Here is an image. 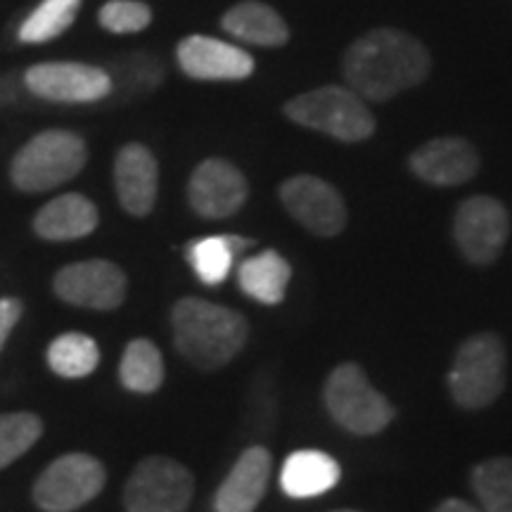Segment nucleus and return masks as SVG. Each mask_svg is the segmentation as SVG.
Masks as SVG:
<instances>
[{"instance_id":"nucleus-11","label":"nucleus","mask_w":512,"mask_h":512,"mask_svg":"<svg viewBox=\"0 0 512 512\" xmlns=\"http://www.w3.org/2000/svg\"><path fill=\"white\" fill-rule=\"evenodd\" d=\"M24 81L31 93L53 102H95L112 93L110 74L81 62L36 64Z\"/></svg>"},{"instance_id":"nucleus-23","label":"nucleus","mask_w":512,"mask_h":512,"mask_svg":"<svg viewBox=\"0 0 512 512\" xmlns=\"http://www.w3.org/2000/svg\"><path fill=\"white\" fill-rule=\"evenodd\" d=\"M121 384L128 392L152 394L164 382V361L162 354L150 339H133L124 351L119 366Z\"/></svg>"},{"instance_id":"nucleus-6","label":"nucleus","mask_w":512,"mask_h":512,"mask_svg":"<svg viewBox=\"0 0 512 512\" xmlns=\"http://www.w3.org/2000/svg\"><path fill=\"white\" fill-rule=\"evenodd\" d=\"M325 403L344 430L363 437L382 432L394 418V408L356 363H344L332 370L325 384Z\"/></svg>"},{"instance_id":"nucleus-17","label":"nucleus","mask_w":512,"mask_h":512,"mask_svg":"<svg viewBox=\"0 0 512 512\" xmlns=\"http://www.w3.org/2000/svg\"><path fill=\"white\" fill-rule=\"evenodd\" d=\"M271 456L266 448L252 446L238 458L216 494V512H254L266 494Z\"/></svg>"},{"instance_id":"nucleus-24","label":"nucleus","mask_w":512,"mask_h":512,"mask_svg":"<svg viewBox=\"0 0 512 512\" xmlns=\"http://www.w3.org/2000/svg\"><path fill=\"white\" fill-rule=\"evenodd\" d=\"M100 363V349L93 337L81 335V332H67L53 339L48 347V366L55 375L67 377V380H79V377L91 375Z\"/></svg>"},{"instance_id":"nucleus-27","label":"nucleus","mask_w":512,"mask_h":512,"mask_svg":"<svg viewBox=\"0 0 512 512\" xmlns=\"http://www.w3.org/2000/svg\"><path fill=\"white\" fill-rule=\"evenodd\" d=\"M43 422L34 413H0V470L36 444Z\"/></svg>"},{"instance_id":"nucleus-29","label":"nucleus","mask_w":512,"mask_h":512,"mask_svg":"<svg viewBox=\"0 0 512 512\" xmlns=\"http://www.w3.org/2000/svg\"><path fill=\"white\" fill-rule=\"evenodd\" d=\"M19 318H22V302L12 297L0 299V351H3L10 332L19 323Z\"/></svg>"},{"instance_id":"nucleus-8","label":"nucleus","mask_w":512,"mask_h":512,"mask_svg":"<svg viewBox=\"0 0 512 512\" xmlns=\"http://www.w3.org/2000/svg\"><path fill=\"white\" fill-rule=\"evenodd\" d=\"M105 467L88 453H67L50 463L34 484V501L46 512H72L105 486Z\"/></svg>"},{"instance_id":"nucleus-26","label":"nucleus","mask_w":512,"mask_h":512,"mask_svg":"<svg viewBox=\"0 0 512 512\" xmlns=\"http://www.w3.org/2000/svg\"><path fill=\"white\" fill-rule=\"evenodd\" d=\"M81 0H43L19 29V41L46 43L64 34L79 15Z\"/></svg>"},{"instance_id":"nucleus-2","label":"nucleus","mask_w":512,"mask_h":512,"mask_svg":"<svg viewBox=\"0 0 512 512\" xmlns=\"http://www.w3.org/2000/svg\"><path fill=\"white\" fill-rule=\"evenodd\" d=\"M176 349L192 366L216 370L245 347L249 328L242 313L226 306L185 297L174 306Z\"/></svg>"},{"instance_id":"nucleus-3","label":"nucleus","mask_w":512,"mask_h":512,"mask_svg":"<svg viewBox=\"0 0 512 512\" xmlns=\"http://www.w3.org/2000/svg\"><path fill=\"white\" fill-rule=\"evenodd\" d=\"M285 114L299 126L328 136L358 143L373 136L375 119L361 95L342 86H325L302 93L285 105Z\"/></svg>"},{"instance_id":"nucleus-4","label":"nucleus","mask_w":512,"mask_h":512,"mask_svg":"<svg viewBox=\"0 0 512 512\" xmlns=\"http://www.w3.org/2000/svg\"><path fill=\"white\" fill-rule=\"evenodd\" d=\"M86 143L72 131H46L31 138L12 162V183L24 192H46L72 181L86 166Z\"/></svg>"},{"instance_id":"nucleus-25","label":"nucleus","mask_w":512,"mask_h":512,"mask_svg":"<svg viewBox=\"0 0 512 512\" xmlns=\"http://www.w3.org/2000/svg\"><path fill=\"white\" fill-rule=\"evenodd\" d=\"M472 489L484 512H512V458L498 456L472 470Z\"/></svg>"},{"instance_id":"nucleus-13","label":"nucleus","mask_w":512,"mask_h":512,"mask_svg":"<svg viewBox=\"0 0 512 512\" xmlns=\"http://www.w3.org/2000/svg\"><path fill=\"white\" fill-rule=\"evenodd\" d=\"M188 200L204 219H228L245 204L247 181L230 162L207 159L190 178Z\"/></svg>"},{"instance_id":"nucleus-20","label":"nucleus","mask_w":512,"mask_h":512,"mask_svg":"<svg viewBox=\"0 0 512 512\" xmlns=\"http://www.w3.org/2000/svg\"><path fill=\"white\" fill-rule=\"evenodd\" d=\"M221 24L230 36L252 43V46L275 48L283 46V43H287V38H290V31H287L283 17L273 8H268V5L256 3V0L235 5L233 10L226 12Z\"/></svg>"},{"instance_id":"nucleus-14","label":"nucleus","mask_w":512,"mask_h":512,"mask_svg":"<svg viewBox=\"0 0 512 512\" xmlns=\"http://www.w3.org/2000/svg\"><path fill=\"white\" fill-rule=\"evenodd\" d=\"M178 64L190 79L240 81L254 72L252 55L209 36H188L178 46Z\"/></svg>"},{"instance_id":"nucleus-5","label":"nucleus","mask_w":512,"mask_h":512,"mask_svg":"<svg viewBox=\"0 0 512 512\" xmlns=\"http://www.w3.org/2000/svg\"><path fill=\"white\" fill-rule=\"evenodd\" d=\"M448 387L458 406L467 411L491 406L505 389V344L498 335L470 337L453 358Z\"/></svg>"},{"instance_id":"nucleus-19","label":"nucleus","mask_w":512,"mask_h":512,"mask_svg":"<svg viewBox=\"0 0 512 512\" xmlns=\"http://www.w3.org/2000/svg\"><path fill=\"white\" fill-rule=\"evenodd\" d=\"M339 482L337 460L320 451H297L285 460L280 484L292 498H313Z\"/></svg>"},{"instance_id":"nucleus-7","label":"nucleus","mask_w":512,"mask_h":512,"mask_svg":"<svg viewBox=\"0 0 512 512\" xmlns=\"http://www.w3.org/2000/svg\"><path fill=\"white\" fill-rule=\"evenodd\" d=\"M195 479L176 460L150 456L128 477L124 503L128 512H185L192 501Z\"/></svg>"},{"instance_id":"nucleus-28","label":"nucleus","mask_w":512,"mask_h":512,"mask_svg":"<svg viewBox=\"0 0 512 512\" xmlns=\"http://www.w3.org/2000/svg\"><path fill=\"white\" fill-rule=\"evenodd\" d=\"M152 22V12L138 0H110L102 5L100 24L112 34H136Z\"/></svg>"},{"instance_id":"nucleus-22","label":"nucleus","mask_w":512,"mask_h":512,"mask_svg":"<svg viewBox=\"0 0 512 512\" xmlns=\"http://www.w3.org/2000/svg\"><path fill=\"white\" fill-rule=\"evenodd\" d=\"M292 278V268L273 249L242 261L238 280L242 292L261 304H280L285 299L287 283Z\"/></svg>"},{"instance_id":"nucleus-18","label":"nucleus","mask_w":512,"mask_h":512,"mask_svg":"<svg viewBox=\"0 0 512 512\" xmlns=\"http://www.w3.org/2000/svg\"><path fill=\"white\" fill-rule=\"evenodd\" d=\"M95 226H98L95 204L88 197L74 195V192L48 202L34 219L36 233L43 240L53 242L86 238V235L93 233Z\"/></svg>"},{"instance_id":"nucleus-10","label":"nucleus","mask_w":512,"mask_h":512,"mask_svg":"<svg viewBox=\"0 0 512 512\" xmlns=\"http://www.w3.org/2000/svg\"><path fill=\"white\" fill-rule=\"evenodd\" d=\"M55 292L67 304L112 311L126 299V275L112 261H79L55 275Z\"/></svg>"},{"instance_id":"nucleus-15","label":"nucleus","mask_w":512,"mask_h":512,"mask_svg":"<svg viewBox=\"0 0 512 512\" xmlns=\"http://www.w3.org/2000/svg\"><path fill=\"white\" fill-rule=\"evenodd\" d=\"M413 174L432 185L467 183L479 169L477 150L463 138H437L411 155Z\"/></svg>"},{"instance_id":"nucleus-30","label":"nucleus","mask_w":512,"mask_h":512,"mask_svg":"<svg viewBox=\"0 0 512 512\" xmlns=\"http://www.w3.org/2000/svg\"><path fill=\"white\" fill-rule=\"evenodd\" d=\"M434 512H479V510L475 508V505H470V503H465V501H458V498H448V501L441 503Z\"/></svg>"},{"instance_id":"nucleus-1","label":"nucleus","mask_w":512,"mask_h":512,"mask_svg":"<svg viewBox=\"0 0 512 512\" xmlns=\"http://www.w3.org/2000/svg\"><path fill=\"white\" fill-rule=\"evenodd\" d=\"M430 53L418 38L396 29L361 36L344 55V79L363 100H392L430 74Z\"/></svg>"},{"instance_id":"nucleus-9","label":"nucleus","mask_w":512,"mask_h":512,"mask_svg":"<svg viewBox=\"0 0 512 512\" xmlns=\"http://www.w3.org/2000/svg\"><path fill=\"white\" fill-rule=\"evenodd\" d=\"M453 235L467 261L477 266L494 264L510 235L508 209L494 197H470L456 211Z\"/></svg>"},{"instance_id":"nucleus-16","label":"nucleus","mask_w":512,"mask_h":512,"mask_svg":"<svg viewBox=\"0 0 512 512\" xmlns=\"http://www.w3.org/2000/svg\"><path fill=\"white\" fill-rule=\"evenodd\" d=\"M114 183L121 207L133 216H147L157 202V159L145 145L121 147L114 162Z\"/></svg>"},{"instance_id":"nucleus-21","label":"nucleus","mask_w":512,"mask_h":512,"mask_svg":"<svg viewBox=\"0 0 512 512\" xmlns=\"http://www.w3.org/2000/svg\"><path fill=\"white\" fill-rule=\"evenodd\" d=\"M252 245V240L240 238V235H211V238L190 242L188 261L204 285L216 287L226 283L238 254Z\"/></svg>"},{"instance_id":"nucleus-31","label":"nucleus","mask_w":512,"mask_h":512,"mask_svg":"<svg viewBox=\"0 0 512 512\" xmlns=\"http://www.w3.org/2000/svg\"><path fill=\"white\" fill-rule=\"evenodd\" d=\"M337 512H354V510H337Z\"/></svg>"},{"instance_id":"nucleus-12","label":"nucleus","mask_w":512,"mask_h":512,"mask_svg":"<svg viewBox=\"0 0 512 512\" xmlns=\"http://www.w3.org/2000/svg\"><path fill=\"white\" fill-rule=\"evenodd\" d=\"M280 197L287 211L316 235H337L347 226V207L330 183L316 176H294L283 183Z\"/></svg>"}]
</instances>
